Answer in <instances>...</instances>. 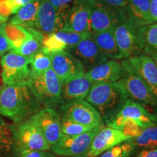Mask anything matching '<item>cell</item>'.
<instances>
[{
    "label": "cell",
    "instance_id": "7dc6e473",
    "mask_svg": "<svg viewBox=\"0 0 157 157\" xmlns=\"http://www.w3.org/2000/svg\"><path fill=\"white\" fill-rule=\"evenodd\" d=\"M2 24H3V23H1V22H0V28H1L2 25Z\"/></svg>",
    "mask_w": 157,
    "mask_h": 157
},
{
    "label": "cell",
    "instance_id": "f35d334b",
    "mask_svg": "<svg viewBox=\"0 0 157 157\" xmlns=\"http://www.w3.org/2000/svg\"><path fill=\"white\" fill-rule=\"evenodd\" d=\"M16 157H46L47 151H34L29 149L16 150Z\"/></svg>",
    "mask_w": 157,
    "mask_h": 157
},
{
    "label": "cell",
    "instance_id": "277c9868",
    "mask_svg": "<svg viewBox=\"0 0 157 157\" xmlns=\"http://www.w3.org/2000/svg\"><path fill=\"white\" fill-rule=\"evenodd\" d=\"M13 130L16 150L48 151L50 149V145L30 118L13 124Z\"/></svg>",
    "mask_w": 157,
    "mask_h": 157
},
{
    "label": "cell",
    "instance_id": "ee69618b",
    "mask_svg": "<svg viewBox=\"0 0 157 157\" xmlns=\"http://www.w3.org/2000/svg\"><path fill=\"white\" fill-rule=\"evenodd\" d=\"M146 55L152 59L157 68V52H148V53H146Z\"/></svg>",
    "mask_w": 157,
    "mask_h": 157
},
{
    "label": "cell",
    "instance_id": "c3c4849f",
    "mask_svg": "<svg viewBox=\"0 0 157 157\" xmlns=\"http://www.w3.org/2000/svg\"><path fill=\"white\" fill-rule=\"evenodd\" d=\"M83 157H88V156H83Z\"/></svg>",
    "mask_w": 157,
    "mask_h": 157
},
{
    "label": "cell",
    "instance_id": "5b68a950",
    "mask_svg": "<svg viewBox=\"0 0 157 157\" xmlns=\"http://www.w3.org/2000/svg\"><path fill=\"white\" fill-rule=\"evenodd\" d=\"M103 127V124H102L92 130L77 135L63 134L61 138L51 146L50 150L52 154L63 157L86 156L94 137Z\"/></svg>",
    "mask_w": 157,
    "mask_h": 157
},
{
    "label": "cell",
    "instance_id": "83f0119b",
    "mask_svg": "<svg viewBox=\"0 0 157 157\" xmlns=\"http://www.w3.org/2000/svg\"><path fill=\"white\" fill-rule=\"evenodd\" d=\"M135 150L136 148L128 139L96 157H132L135 154Z\"/></svg>",
    "mask_w": 157,
    "mask_h": 157
},
{
    "label": "cell",
    "instance_id": "ba28073f",
    "mask_svg": "<svg viewBox=\"0 0 157 157\" xmlns=\"http://www.w3.org/2000/svg\"><path fill=\"white\" fill-rule=\"evenodd\" d=\"M93 2L94 0H75L61 16V31H90V13Z\"/></svg>",
    "mask_w": 157,
    "mask_h": 157
},
{
    "label": "cell",
    "instance_id": "e575fe53",
    "mask_svg": "<svg viewBox=\"0 0 157 157\" xmlns=\"http://www.w3.org/2000/svg\"><path fill=\"white\" fill-rule=\"evenodd\" d=\"M50 3L54 7L59 16L61 18V16L64 14L65 12L69 8L75 0H48Z\"/></svg>",
    "mask_w": 157,
    "mask_h": 157
},
{
    "label": "cell",
    "instance_id": "52a82bcc",
    "mask_svg": "<svg viewBox=\"0 0 157 157\" xmlns=\"http://www.w3.org/2000/svg\"><path fill=\"white\" fill-rule=\"evenodd\" d=\"M140 26L129 20L121 21L114 28V36L122 59H127L143 53Z\"/></svg>",
    "mask_w": 157,
    "mask_h": 157
},
{
    "label": "cell",
    "instance_id": "d4e9b609",
    "mask_svg": "<svg viewBox=\"0 0 157 157\" xmlns=\"http://www.w3.org/2000/svg\"><path fill=\"white\" fill-rule=\"evenodd\" d=\"M136 148H157V125L146 127L138 136L129 139Z\"/></svg>",
    "mask_w": 157,
    "mask_h": 157
},
{
    "label": "cell",
    "instance_id": "d6986e66",
    "mask_svg": "<svg viewBox=\"0 0 157 157\" xmlns=\"http://www.w3.org/2000/svg\"><path fill=\"white\" fill-rule=\"evenodd\" d=\"M117 116L132 119L143 129L157 125V116L132 100H127Z\"/></svg>",
    "mask_w": 157,
    "mask_h": 157
},
{
    "label": "cell",
    "instance_id": "74e56055",
    "mask_svg": "<svg viewBox=\"0 0 157 157\" xmlns=\"http://www.w3.org/2000/svg\"><path fill=\"white\" fill-rule=\"evenodd\" d=\"M13 14L10 2H0V22L5 23Z\"/></svg>",
    "mask_w": 157,
    "mask_h": 157
},
{
    "label": "cell",
    "instance_id": "bcb514c9",
    "mask_svg": "<svg viewBox=\"0 0 157 157\" xmlns=\"http://www.w3.org/2000/svg\"><path fill=\"white\" fill-rule=\"evenodd\" d=\"M10 1V0H0V2H8Z\"/></svg>",
    "mask_w": 157,
    "mask_h": 157
},
{
    "label": "cell",
    "instance_id": "7402d4cb",
    "mask_svg": "<svg viewBox=\"0 0 157 157\" xmlns=\"http://www.w3.org/2000/svg\"><path fill=\"white\" fill-rule=\"evenodd\" d=\"M91 38L107 58L114 60L122 59L115 39L114 29L101 32H91Z\"/></svg>",
    "mask_w": 157,
    "mask_h": 157
},
{
    "label": "cell",
    "instance_id": "6da1fadb",
    "mask_svg": "<svg viewBox=\"0 0 157 157\" xmlns=\"http://www.w3.org/2000/svg\"><path fill=\"white\" fill-rule=\"evenodd\" d=\"M42 109L27 82L5 86L0 93V114L14 123L29 119Z\"/></svg>",
    "mask_w": 157,
    "mask_h": 157
},
{
    "label": "cell",
    "instance_id": "1f68e13d",
    "mask_svg": "<svg viewBox=\"0 0 157 157\" xmlns=\"http://www.w3.org/2000/svg\"><path fill=\"white\" fill-rule=\"evenodd\" d=\"M92 129H93L76 123L66 117H62L61 118V132L63 135H77L87 132Z\"/></svg>",
    "mask_w": 157,
    "mask_h": 157
},
{
    "label": "cell",
    "instance_id": "681fc988",
    "mask_svg": "<svg viewBox=\"0 0 157 157\" xmlns=\"http://www.w3.org/2000/svg\"><path fill=\"white\" fill-rule=\"evenodd\" d=\"M0 93H1V89H0Z\"/></svg>",
    "mask_w": 157,
    "mask_h": 157
},
{
    "label": "cell",
    "instance_id": "7a4b0ae2",
    "mask_svg": "<svg viewBox=\"0 0 157 157\" xmlns=\"http://www.w3.org/2000/svg\"><path fill=\"white\" fill-rule=\"evenodd\" d=\"M85 99L99 112L107 124L120 112L128 100V95L119 80L93 84Z\"/></svg>",
    "mask_w": 157,
    "mask_h": 157
},
{
    "label": "cell",
    "instance_id": "9c48e42d",
    "mask_svg": "<svg viewBox=\"0 0 157 157\" xmlns=\"http://www.w3.org/2000/svg\"><path fill=\"white\" fill-rule=\"evenodd\" d=\"M31 58H27L10 52L1 58L2 78L5 86L13 85L27 82Z\"/></svg>",
    "mask_w": 157,
    "mask_h": 157
},
{
    "label": "cell",
    "instance_id": "f546056e",
    "mask_svg": "<svg viewBox=\"0 0 157 157\" xmlns=\"http://www.w3.org/2000/svg\"><path fill=\"white\" fill-rule=\"evenodd\" d=\"M55 36L59 40L63 42L67 46H74L78 44L84 39L91 37V31H84V32H68V31H57L54 33Z\"/></svg>",
    "mask_w": 157,
    "mask_h": 157
},
{
    "label": "cell",
    "instance_id": "836d02e7",
    "mask_svg": "<svg viewBox=\"0 0 157 157\" xmlns=\"http://www.w3.org/2000/svg\"><path fill=\"white\" fill-rule=\"evenodd\" d=\"M121 118L123 119V125L121 131L124 134L128 136L129 138L137 137L141 134L143 129L139 126L135 121L132 119H126V118Z\"/></svg>",
    "mask_w": 157,
    "mask_h": 157
},
{
    "label": "cell",
    "instance_id": "ac0fdd59",
    "mask_svg": "<svg viewBox=\"0 0 157 157\" xmlns=\"http://www.w3.org/2000/svg\"><path fill=\"white\" fill-rule=\"evenodd\" d=\"M62 20L48 0H40L36 29L46 34L61 31Z\"/></svg>",
    "mask_w": 157,
    "mask_h": 157
},
{
    "label": "cell",
    "instance_id": "60d3db41",
    "mask_svg": "<svg viewBox=\"0 0 157 157\" xmlns=\"http://www.w3.org/2000/svg\"><path fill=\"white\" fill-rule=\"evenodd\" d=\"M133 157H157V148L143 149Z\"/></svg>",
    "mask_w": 157,
    "mask_h": 157
},
{
    "label": "cell",
    "instance_id": "2e32d148",
    "mask_svg": "<svg viewBox=\"0 0 157 157\" xmlns=\"http://www.w3.org/2000/svg\"><path fill=\"white\" fill-rule=\"evenodd\" d=\"M84 76L92 84L119 81L122 76V66L117 60L111 59L85 72Z\"/></svg>",
    "mask_w": 157,
    "mask_h": 157
},
{
    "label": "cell",
    "instance_id": "4dcf8cb0",
    "mask_svg": "<svg viewBox=\"0 0 157 157\" xmlns=\"http://www.w3.org/2000/svg\"><path fill=\"white\" fill-rule=\"evenodd\" d=\"M66 49H67V46L61 41L59 40L55 36L54 33L46 34V36H44L42 50L44 53L48 55L56 53V52L66 50Z\"/></svg>",
    "mask_w": 157,
    "mask_h": 157
},
{
    "label": "cell",
    "instance_id": "f1b7e54d",
    "mask_svg": "<svg viewBox=\"0 0 157 157\" xmlns=\"http://www.w3.org/2000/svg\"><path fill=\"white\" fill-rule=\"evenodd\" d=\"M30 65L31 74H42L51 68L50 56L41 50L31 57Z\"/></svg>",
    "mask_w": 157,
    "mask_h": 157
},
{
    "label": "cell",
    "instance_id": "8fae6325",
    "mask_svg": "<svg viewBox=\"0 0 157 157\" xmlns=\"http://www.w3.org/2000/svg\"><path fill=\"white\" fill-rule=\"evenodd\" d=\"M51 68L60 80L61 85L85 74V67L68 51L50 54Z\"/></svg>",
    "mask_w": 157,
    "mask_h": 157
},
{
    "label": "cell",
    "instance_id": "cb8c5ba5",
    "mask_svg": "<svg viewBox=\"0 0 157 157\" xmlns=\"http://www.w3.org/2000/svg\"><path fill=\"white\" fill-rule=\"evenodd\" d=\"M44 36L41 31L34 29V35L32 37L27 39L18 49L10 52H13L27 58H31L36 52L42 50Z\"/></svg>",
    "mask_w": 157,
    "mask_h": 157
},
{
    "label": "cell",
    "instance_id": "8d00e7d4",
    "mask_svg": "<svg viewBox=\"0 0 157 157\" xmlns=\"http://www.w3.org/2000/svg\"><path fill=\"white\" fill-rule=\"evenodd\" d=\"M5 23H3L0 28V56H4L6 52L11 50L10 42L6 36L5 31Z\"/></svg>",
    "mask_w": 157,
    "mask_h": 157
},
{
    "label": "cell",
    "instance_id": "f6af8a7d",
    "mask_svg": "<svg viewBox=\"0 0 157 157\" xmlns=\"http://www.w3.org/2000/svg\"><path fill=\"white\" fill-rule=\"evenodd\" d=\"M46 157H63V156H58V155H56V154H52V152H47Z\"/></svg>",
    "mask_w": 157,
    "mask_h": 157
},
{
    "label": "cell",
    "instance_id": "30bf717a",
    "mask_svg": "<svg viewBox=\"0 0 157 157\" xmlns=\"http://www.w3.org/2000/svg\"><path fill=\"white\" fill-rule=\"evenodd\" d=\"M60 110L62 117L91 129L103 124L99 112L91 104L84 100L63 104L60 105Z\"/></svg>",
    "mask_w": 157,
    "mask_h": 157
},
{
    "label": "cell",
    "instance_id": "ab89813d",
    "mask_svg": "<svg viewBox=\"0 0 157 157\" xmlns=\"http://www.w3.org/2000/svg\"><path fill=\"white\" fill-rule=\"evenodd\" d=\"M16 155L15 145L0 146V157H16Z\"/></svg>",
    "mask_w": 157,
    "mask_h": 157
},
{
    "label": "cell",
    "instance_id": "484cf974",
    "mask_svg": "<svg viewBox=\"0 0 157 157\" xmlns=\"http://www.w3.org/2000/svg\"><path fill=\"white\" fill-rule=\"evenodd\" d=\"M143 51L142 54L157 52V23L140 26Z\"/></svg>",
    "mask_w": 157,
    "mask_h": 157
},
{
    "label": "cell",
    "instance_id": "e0dca14e",
    "mask_svg": "<svg viewBox=\"0 0 157 157\" xmlns=\"http://www.w3.org/2000/svg\"><path fill=\"white\" fill-rule=\"evenodd\" d=\"M127 60L157 99V68L152 59L146 54H140L127 58Z\"/></svg>",
    "mask_w": 157,
    "mask_h": 157
},
{
    "label": "cell",
    "instance_id": "4fadbf2b",
    "mask_svg": "<svg viewBox=\"0 0 157 157\" xmlns=\"http://www.w3.org/2000/svg\"><path fill=\"white\" fill-rule=\"evenodd\" d=\"M122 13L103 5L97 0H94L90 13V31H101L114 29L121 21H124Z\"/></svg>",
    "mask_w": 157,
    "mask_h": 157
},
{
    "label": "cell",
    "instance_id": "8992f818",
    "mask_svg": "<svg viewBox=\"0 0 157 157\" xmlns=\"http://www.w3.org/2000/svg\"><path fill=\"white\" fill-rule=\"evenodd\" d=\"M122 66V76L119 81L123 85L128 97L140 104L155 106L157 105V99L148 86L143 78L137 74L127 59L121 62Z\"/></svg>",
    "mask_w": 157,
    "mask_h": 157
},
{
    "label": "cell",
    "instance_id": "d6a6232c",
    "mask_svg": "<svg viewBox=\"0 0 157 157\" xmlns=\"http://www.w3.org/2000/svg\"><path fill=\"white\" fill-rule=\"evenodd\" d=\"M15 144L13 124L7 123L0 116V146Z\"/></svg>",
    "mask_w": 157,
    "mask_h": 157
},
{
    "label": "cell",
    "instance_id": "5bb4252c",
    "mask_svg": "<svg viewBox=\"0 0 157 157\" xmlns=\"http://www.w3.org/2000/svg\"><path fill=\"white\" fill-rule=\"evenodd\" d=\"M66 51L77 58L88 70L109 60L98 48L91 37L84 39L74 46L69 47L66 49Z\"/></svg>",
    "mask_w": 157,
    "mask_h": 157
},
{
    "label": "cell",
    "instance_id": "7bdbcfd3",
    "mask_svg": "<svg viewBox=\"0 0 157 157\" xmlns=\"http://www.w3.org/2000/svg\"><path fill=\"white\" fill-rule=\"evenodd\" d=\"M14 1L20 6V7H22L23 6L27 5V4L30 2H32L36 1V0H14Z\"/></svg>",
    "mask_w": 157,
    "mask_h": 157
},
{
    "label": "cell",
    "instance_id": "4316f807",
    "mask_svg": "<svg viewBox=\"0 0 157 157\" xmlns=\"http://www.w3.org/2000/svg\"><path fill=\"white\" fill-rule=\"evenodd\" d=\"M5 31L10 42H19L23 44L27 39L33 36L34 29L25 28L8 23H5Z\"/></svg>",
    "mask_w": 157,
    "mask_h": 157
},
{
    "label": "cell",
    "instance_id": "7c38bea8",
    "mask_svg": "<svg viewBox=\"0 0 157 157\" xmlns=\"http://www.w3.org/2000/svg\"><path fill=\"white\" fill-rule=\"evenodd\" d=\"M30 119L40 129L50 146L61 138V118L54 109L42 108Z\"/></svg>",
    "mask_w": 157,
    "mask_h": 157
},
{
    "label": "cell",
    "instance_id": "603a6c76",
    "mask_svg": "<svg viewBox=\"0 0 157 157\" xmlns=\"http://www.w3.org/2000/svg\"><path fill=\"white\" fill-rule=\"evenodd\" d=\"M40 0H36L23 6L10 21V23L28 29H36L37 13Z\"/></svg>",
    "mask_w": 157,
    "mask_h": 157
},
{
    "label": "cell",
    "instance_id": "3957f363",
    "mask_svg": "<svg viewBox=\"0 0 157 157\" xmlns=\"http://www.w3.org/2000/svg\"><path fill=\"white\" fill-rule=\"evenodd\" d=\"M27 84L43 108L54 109L63 104L62 85L52 68L42 74H29Z\"/></svg>",
    "mask_w": 157,
    "mask_h": 157
},
{
    "label": "cell",
    "instance_id": "b9f144b4",
    "mask_svg": "<svg viewBox=\"0 0 157 157\" xmlns=\"http://www.w3.org/2000/svg\"><path fill=\"white\" fill-rule=\"evenodd\" d=\"M150 16L153 23L157 22V0H151Z\"/></svg>",
    "mask_w": 157,
    "mask_h": 157
},
{
    "label": "cell",
    "instance_id": "ffe728a7",
    "mask_svg": "<svg viewBox=\"0 0 157 157\" xmlns=\"http://www.w3.org/2000/svg\"><path fill=\"white\" fill-rule=\"evenodd\" d=\"M92 85L93 84L91 82L84 76V74L63 84V104L85 99Z\"/></svg>",
    "mask_w": 157,
    "mask_h": 157
},
{
    "label": "cell",
    "instance_id": "44dd1931",
    "mask_svg": "<svg viewBox=\"0 0 157 157\" xmlns=\"http://www.w3.org/2000/svg\"><path fill=\"white\" fill-rule=\"evenodd\" d=\"M151 0H128L125 7V19L135 23L137 26L152 24L150 16Z\"/></svg>",
    "mask_w": 157,
    "mask_h": 157
},
{
    "label": "cell",
    "instance_id": "9a60e30c",
    "mask_svg": "<svg viewBox=\"0 0 157 157\" xmlns=\"http://www.w3.org/2000/svg\"><path fill=\"white\" fill-rule=\"evenodd\" d=\"M130 139L120 130L111 127H102L94 137L87 156L96 157L112 147Z\"/></svg>",
    "mask_w": 157,
    "mask_h": 157
},
{
    "label": "cell",
    "instance_id": "d590c367",
    "mask_svg": "<svg viewBox=\"0 0 157 157\" xmlns=\"http://www.w3.org/2000/svg\"><path fill=\"white\" fill-rule=\"evenodd\" d=\"M97 1L119 13H122L124 15V11L128 2V0H97Z\"/></svg>",
    "mask_w": 157,
    "mask_h": 157
}]
</instances>
